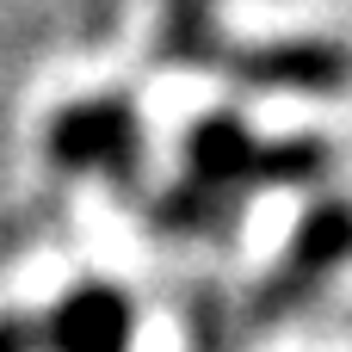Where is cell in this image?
<instances>
[{
	"instance_id": "4",
	"label": "cell",
	"mask_w": 352,
	"mask_h": 352,
	"mask_svg": "<svg viewBox=\"0 0 352 352\" xmlns=\"http://www.w3.org/2000/svg\"><path fill=\"white\" fill-rule=\"evenodd\" d=\"M50 346L56 352H124L130 346V303L105 285L74 291L50 322Z\"/></svg>"
},
{
	"instance_id": "3",
	"label": "cell",
	"mask_w": 352,
	"mask_h": 352,
	"mask_svg": "<svg viewBox=\"0 0 352 352\" xmlns=\"http://www.w3.org/2000/svg\"><path fill=\"white\" fill-rule=\"evenodd\" d=\"M56 161L62 167H105V173H130L136 161V124L124 105H87L68 111L56 124Z\"/></svg>"
},
{
	"instance_id": "2",
	"label": "cell",
	"mask_w": 352,
	"mask_h": 352,
	"mask_svg": "<svg viewBox=\"0 0 352 352\" xmlns=\"http://www.w3.org/2000/svg\"><path fill=\"white\" fill-rule=\"evenodd\" d=\"M352 254V204H322L303 229H297V241H291V260H285V272L272 278V303H291V297H303L316 278H328L340 260ZM260 297V303H266Z\"/></svg>"
},
{
	"instance_id": "5",
	"label": "cell",
	"mask_w": 352,
	"mask_h": 352,
	"mask_svg": "<svg viewBox=\"0 0 352 352\" xmlns=\"http://www.w3.org/2000/svg\"><path fill=\"white\" fill-rule=\"evenodd\" d=\"M31 340H37V334H31L25 322H0V352H25Z\"/></svg>"
},
{
	"instance_id": "1",
	"label": "cell",
	"mask_w": 352,
	"mask_h": 352,
	"mask_svg": "<svg viewBox=\"0 0 352 352\" xmlns=\"http://www.w3.org/2000/svg\"><path fill=\"white\" fill-rule=\"evenodd\" d=\"M322 167V148L316 142H285V148H260L248 130L235 124H204L192 136V173L186 186L173 192V210L167 223L186 229L198 217H210L223 198H235L241 186H272V179H303Z\"/></svg>"
}]
</instances>
